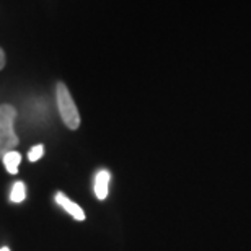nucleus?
Returning a JSON list of instances; mask_svg holds the SVG:
<instances>
[{
	"mask_svg": "<svg viewBox=\"0 0 251 251\" xmlns=\"http://www.w3.org/2000/svg\"><path fill=\"white\" fill-rule=\"evenodd\" d=\"M15 119L17 109L12 104H0V158L15 150L20 144L18 135L15 132Z\"/></svg>",
	"mask_w": 251,
	"mask_h": 251,
	"instance_id": "obj_1",
	"label": "nucleus"
},
{
	"mask_svg": "<svg viewBox=\"0 0 251 251\" xmlns=\"http://www.w3.org/2000/svg\"><path fill=\"white\" fill-rule=\"evenodd\" d=\"M56 101L57 109L61 114L62 123L67 126L70 130H77L80 127V113L77 109L72 95H70L67 85L64 82H59L56 85Z\"/></svg>",
	"mask_w": 251,
	"mask_h": 251,
	"instance_id": "obj_2",
	"label": "nucleus"
},
{
	"mask_svg": "<svg viewBox=\"0 0 251 251\" xmlns=\"http://www.w3.org/2000/svg\"><path fill=\"white\" fill-rule=\"evenodd\" d=\"M56 202L59 205H62L64 210H67V212L72 215L75 220H85V212L82 210V207H80V205H77L75 202H72V201H70L65 194L57 193L56 194Z\"/></svg>",
	"mask_w": 251,
	"mask_h": 251,
	"instance_id": "obj_3",
	"label": "nucleus"
},
{
	"mask_svg": "<svg viewBox=\"0 0 251 251\" xmlns=\"http://www.w3.org/2000/svg\"><path fill=\"white\" fill-rule=\"evenodd\" d=\"M109 172L106 170H101V172L97 173L95 176V194L100 201L108 198V188H109Z\"/></svg>",
	"mask_w": 251,
	"mask_h": 251,
	"instance_id": "obj_4",
	"label": "nucleus"
},
{
	"mask_svg": "<svg viewBox=\"0 0 251 251\" xmlns=\"http://www.w3.org/2000/svg\"><path fill=\"white\" fill-rule=\"evenodd\" d=\"M2 160H3L5 168H7V172L10 175H17L18 173V165H20V162H22V155H20L18 152L12 150V152L5 153L2 157Z\"/></svg>",
	"mask_w": 251,
	"mask_h": 251,
	"instance_id": "obj_5",
	"label": "nucleus"
},
{
	"mask_svg": "<svg viewBox=\"0 0 251 251\" xmlns=\"http://www.w3.org/2000/svg\"><path fill=\"white\" fill-rule=\"evenodd\" d=\"M26 198V188H25V184L22 181L15 183V186L12 189V194H10V201L12 202H22Z\"/></svg>",
	"mask_w": 251,
	"mask_h": 251,
	"instance_id": "obj_6",
	"label": "nucleus"
},
{
	"mask_svg": "<svg viewBox=\"0 0 251 251\" xmlns=\"http://www.w3.org/2000/svg\"><path fill=\"white\" fill-rule=\"evenodd\" d=\"M43 153H44V147H43V145L41 144L34 145V147L29 150V153H28L29 162H38V160L43 157Z\"/></svg>",
	"mask_w": 251,
	"mask_h": 251,
	"instance_id": "obj_7",
	"label": "nucleus"
},
{
	"mask_svg": "<svg viewBox=\"0 0 251 251\" xmlns=\"http://www.w3.org/2000/svg\"><path fill=\"white\" fill-rule=\"evenodd\" d=\"M3 67H5V52H3V49L0 48V70Z\"/></svg>",
	"mask_w": 251,
	"mask_h": 251,
	"instance_id": "obj_8",
	"label": "nucleus"
},
{
	"mask_svg": "<svg viewBox=\"0 0 251 251\" xmlns=\"http://www.w3.org/2000/svg\"><path fill=\"white\" fill-rule=\"evenodd\" d=\"M0 251H10L8 248H2V250H0Z\"/></svg>",
	"mask_w": 251,
	"mask_h": 251,
	"instance_id": "obj_9",
	"label": "nucleus"
}]
</instances>
